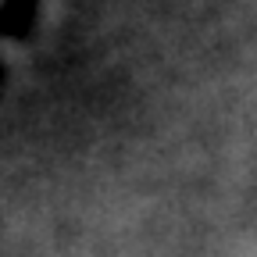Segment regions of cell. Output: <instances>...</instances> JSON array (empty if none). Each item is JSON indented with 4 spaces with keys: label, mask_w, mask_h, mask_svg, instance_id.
Instances as JSON below:
<instances>
[{
    "label": "cell",
    "mask_w": 257,
    "mask_h": 257,
    "mask_svg": "<svg viewBox=\"0 0 257 257\" xmlns=\"http://www.w3.org/2000/svg\"><path fill=\"white\" fill-rule=\"evenodd\" d=\"M40 15V0H4L0 8V32L8 36H29Z\"/></svg>",
    "instance_id": "cell-1"
}]
</instances>
